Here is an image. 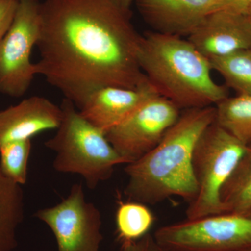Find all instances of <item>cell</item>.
Returning <instances> with one entry per match:
<instances>
[{
    "label": "cell",
    "mask_w": 251,
    "mask_h": 251,
    "mask_svg": "<svg viewBox=\"0 0 251 251\" xmlns=\"http://www.w3.org/2000/svg\"><path fill=\"white\" fill-rule=\"evenodd\" d=\"M120 251H171L161 245L153 237L148 233L135 242L122 244Z\"/></svg>",
    "instance_id": "cell-20"
},
{
    "label": "cell",
    "mask_w": 251,
    "mask_h": 251,
    "mask_svg": "<svg viewBox=\"0 0 251 251\" xmlns=\"http://www.w3.org/2000/svg\"><path fill=\"white\" fill-rule=\"evenodd\" d=\"M62 120L55 135L45 143L55 153L53 168L59 173L80 175L87 187L95 189L112 176L125 160L106 135L85 120L75 105L64 99L60 105Z\"/></svg>",
    "instance_id": "cell-4"
},
{
    "label": "cell",
    "mask_w": 251,
    "mask_h": 251,
    "mask_svg": "<svg viewBox=\"0 0 251 251\" xmlns=\"http://www.w3.org/2000/svg\"><path fill=\"white\" fill-rule=\"evenodd\" d=\"M220 201L224 213L251 211V145L223 186Z\"/></svg>",
    "instance_id": "cell-15"
},
{
    "label": "cell",
    "mask_w": 251,
    "mask_h": 251,
    "mask_svg": "<svg viewBox=\"0 0 251 251\" xmlns=\"http://www.w3.org/2000/svg\"><path fill=\"white\" fill-rule=\"evenodd\" d=\"M247 14L248 19H249V22H250V24L251 25V6H250V8H249V9H248L247 14Z\"/></svg>",
    "instance_id": "cell-24"
},
{
    "label": "cell",
    "mask_w": 251,
    "mask_h": 251,
    "mask_svg": "<svg viewBox=\"0 0 251 251\" xmlns=\"http://www.w3.org/2000/svg\"><path fill=\"white\" fill-rule=\"evenodd\" d=\"M181 114L176 105L155 95L125 121L105 135L126 164L139 159L156 146Z\"/></svg>",
    "instance_id": "cell-9"
},
{
    "label": "cell",
    "mask_w": 251,
    "mask_h": 251,
    "mask_svg": "<svg viewBox=\"0 0 251 251\" xmlns=\"http://www.w3.org/2000/svg\"><path fill=\"white\" fill-rule=\"evenodd\" d=\"M16 1H22V0H16Z\"/></svg>",
    "instance_id": "cell-26"
},
{
    "label": "cell",
    "mask_w": 251,
    "mask_h": 251,
    "mask_svg": "<svg viewBox=\"0 0 251 251\" xmlns=\"http://www.w3.org/2000/svg\"><path fill=\"white\" fill-rule=\"evenodd\" d=\"M60 106L45 97L34 96L0 111V146L9 142L31 139L57 130L62 120Z\"/></svg>",
    "instance_id": "cell-13"
},
{
    "label": "cell",
    "mask_w": 251,
    "mask_h": 251,
    "mask_svg": "<svg viewBox=\"0 0 251 251\" xmlns=\"http://www.w3.org/2000/svg\"><path fill=\"white\" fill-rule=\"evenodd\" d=\"M115 1H117L119 4H121L126 9H130V6H131L133 0H115Z\"/></svg>",
    "instance_id": "cell-23"
},
{
    "label": "cell",
    "mask_w": 251,
    "mask_h": 251,
    "mask_svg": "<svg viewBox=\"0 0 251 251\" xmlns=\"http://www.w3.org/2000/svg\"><path fill=\"white\" fill-rule=\"evenodd\" d=\"M18 3L16 0H0V40L11 26Z\"/></svg>",
    "instance_id": "cell-21"
},
{
    "label": "cell",
    "mask_w": 251,
    "mask_h": 251,
    "mask_svg": "<svg viewBox=\"0 0 251 251\" xmlns=\"http://www.w3.org/2000/svg\"><path fill=\"white\" fill-rule=\"evenodd\" d=\"M117 237L122 244L135 242L150 233L154 221L152 212L143 203L119 202L115 216Z\"/></svg>",
    "instance_id": "cell-17"
},
{
    "label": "cell",
    "mask_w": 251,
    "mask_h": 251,
    "mask_svg": "<svg viewBox=\"0 0 251 251\" xmlns=\"http://www.w3.org/2000/svg\"><path fill=\"white\" fill-rule=\"evenodd\" d=\"M212 70L222 75L226 85L238 95L251 97V49L209 59Z\"/></svg>",
    "instance_id": "cell-18"
},
{
    "label": "cell",
    "mask_w": 251,
    "mask_h": 251,
    "mask_svg": "<svg viewBox=\"0 0 251 251\" xmlns=\"http://www.w3.org/2000/svg\"><path fill=\"white\" fill-rule=\"evenodd\" d=\"M34 216L51 229L58 251H100L101 214L87 201L82 184L73 185L62 202L39 209Z\"/></svg>",
    "instance_id": "cell-8"
},
{
    "label": "cell",
    "mask_w": 251,
    "mask_h": 251,
    "mask_svg": "<svg viewBox=\"0 0 251 251\" xmlns=\"http://www.w3.org/2000/svg\"><path fill=\"white\" fill-rule=\"evenodd\" d=\"M215 121L244 145H251V97H227L215 106Z\"/></svg>",
    "instance_id": "cell-16"
},
{
    "label": "cell",
    "mask_w": 251,
    "mask_h": 251,
    "mask_svg": "<svg viewBox=\"0 0 251 251\" xmlns=\"http://www.w3.org/2000/svg\"><path fill=\"white\" fill-rule=\"evenodd\" d=\"M242 251H251V247L249 248V249H245V250Z\"/></svg>",
    "instance_id": "cell-25"
},
{
    "label": "cell",
    "mask_w": 251,
    "mask_h": 251,
    "mask_svg": "<svg viewBox=\"0 0 251 251\" xmlns=\"http://www.w3.org/2000/svg\"><path fill=\"white\" fill-rule=\"evenodd\" d=\"M251 6V0H217L216 11L225 10L246 14Z\"/></svg>",
    "instance_id": "cell-22"
},
{
    "label": "cell",
    "mask_w": 251,
    "mask_h": 251,
    "mask_svg": "<svg viewBox=\"0 0 251 251\" xmlns=\"http://www.w3.org/2000/svg\"><path fill=\"white\" fill-rule=\"evenodd\" d=\"M247 146L214 121L198 138L193 150L196 198L188 203L186 219L224 213L220 193Z\"/></svg>",
    "instance_id": "cell-5"
},
{
    "label": "cell",
    "mask_w": 251,
    "mask_h": 251,
    "mask_svg": "<svg viewBox=\"0 0 251 251\" xmlns=\"http://www.w3.org/2000/svg\"><path fill=\"white\" fill-rule=\"evenodd\" d=\"M215 119V106L181 112L155 148L126 164L125 194L128 199L146 205L173 196L192 202L198 192L193 172V150L202 132Z\"/></svg>",
    "instance_id": "cell-2"
},
{
    "label": "cell",
    "mask_w": 251,
    "mask_h": 251,
    "mask_svg": "<svg viewBox=\"0 0 251 251\" xmlns=\"http://www.w3.org/2000/svg\"><path fill=\"white\" fill-rule=\"evenodd\" d=\"M145 22L160 34L188 36L207 15L216 11L217 0H133Z\"/></svg>",
    "instance_id": "cell-12"
},
{
    "label": "cell",
    "mask_w": 251,
    "mask_h": 251,
    "mask_svg": "<svg viewBox=\"0 0 251 251\" xmlns=\"http://www.w3.org/2000/svg\"><path fill=\"white\" fill-rule=\"evenodd\" d=\"M24 213L22 187L5 176L0 168V251H12L17 247Z\"/></svg>",
    "instance_id": "cell-14"
},
{
    "label": "cell",
    "mask_w": 251,
    "mask_h": 251,
    "mask_svg": "<svg viewBox=\"0 0 251 251\" xmlns=\"http://www.w3.org/2000/svg\"><path fill=\"white\" fill-rule=\"evenodd\" d=\"M39 0H22L9 29L0 40V92L21 97L36 76L31 60L40 34Z\"/></svg>",
    "instance_id": "cell-7"
},
{
    "label": "cell",
    "mask_w": 251,
    "mask_h": 251,
    "mask_svg": "<svg viewBox=\"0 0 251 251\" xmlns=\"http://www.w3.org/2000/svg\"><path fill=\"white\" fill-rule=\"evenodd\" d=\"M187 38L210 59L251 49V25L247 14L217 10L207 15Z\"/></svg>",
    "instance_id": "cell-10"
},
{
    "label": "cell",
    "mask_w": 251,
    "mask_h": 251,
    "mask_svg": "<svg viewBox=\"0 0 251 251\" xmlns=\"http://www.w3.org/2000/svg\"><path fill=\"white\" fill-rule=\"evenodd\" d=\"M153 235L171 251H242L251 247V211L186 219Z\"/></svg>",
    "instance_id": "cell-6"
},
{
    "label": "cell",
    "mask_w": 251,
    "mask_h": 251,
    "mask_svg": "<svg viewBox=\"0 0 251 251\" xmlns=\"http://www.w3.org/2000/svg\"><path fill=\"white\" fill-rule=\"evenodd\" d=\"M139 64L156 93L179 110L216 106L228 97L211 76L210 61L188 39L150 31L142 35Z\"/></svg>",
    "instance_id": "cell-3"
},
{
    "label": "cell",
    "mask_w": 251,
    "mask_h": 251,
    "mask_svg": "<svg viewBox=\"0 0 251 251\" xmlns=\"http://www.w3.org/2000/svg\"><path fill=\"white\" fill-rule=\"evenodd\" d=\"M155 95L158 94L149 81L137 88L109 86L92 92L77 110L85 120L106 133Z\"/></svg>",
    "instance_id": "cell-11"
},
{
    "label": "cell",
    "mask_w": 251,
    "mask_h": 251,
    "mask_svg": "<svg viewBox=\"0 0 251 251\" xmlns=\"http://www.w3.org/2000/svg\"><path fill=\"white\" fill-rule=\"evenodd\" d=\"M39 15L36 75L77 109L98 89L148 82L130 9L115 0H44Z\"/></svg>",
    "instance_id": "cell-1"
},
{
    "label": "cell",
    "mask_w": 251,
    "mask_h": 251,
    "mask_svg": "<svg viewBox=\"0 0 251 251\" xmlns=\"http://www.w3.org/2000/svg\"><path fill=\"white\" fill-rule=\"evenodd\" d=\"M31 140L9 142L0 146V168L3 174L21 186L27 182L28 163L32 147Z\"/></svg>",
    "instance_id": "cell-19"
}]
</instances>
